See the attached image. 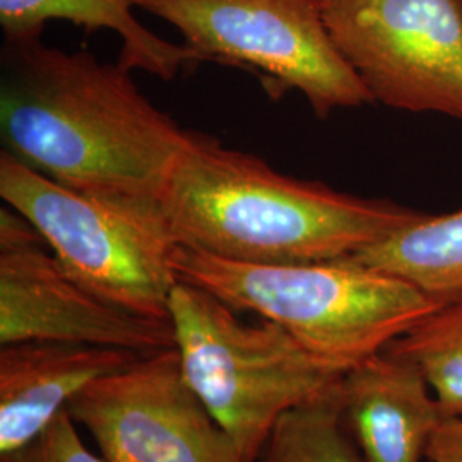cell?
<instances>
[{
  "mask_svg": "<svg viewBox=\"0 0 462 462\" xmlns=\"http://www.w3.org/2000/svg\"><path fill=\"white\" fill-rule=\"evenodd\" d=\"M129 72L86 50L47 47L42 36L5 40L4 151L70 189L162 208L192 133L156 108Z\"/></svg>",
  "mask_w": 462,
  "mask_h": 462,
  "instance_id": "obj_1",
  "label": "cell"
},
{
  "mask_svg": "<svg viewBox=\"0 0 462 462\" xmlns=\"http://www.w3.org/2000/svg\"><path fill=\"white\" fill-rule=\"evenodd\" d=\"M162 215L179 247L250 264L349 257L423 213L298 180L192 133L171 170Z\"/></svg>",
  "mask_w": 462,
  "mask_h": 462,
  "instance_id": "obj_2",
  "label": "cell"
},
{
  "mask_svg": "<svg viewBox=\"0 0 462 462\" xmlns=\"http://www.w3.org/2000/svg\"><path fill=\"white\" fill-rule=\"evenodd\" d=\"M173 267L179 281L213 293L233 310L278 324L343 374L446 305L408 281L347 257L250 264L177 245Z\"/></svg>",
  "mask_w": 462,
  "mask_h": 462,
  "instance_id": "obj_3",
  "label": "cell"
},
{
  "mask_svg": "<svg viewBox=\"0 0 462 462\" xmlns=\"http://www.w3.org/2000/svg\"><path fill=\"white\" fill-rule=\"evenodd\" d=\"M213 293L179 281L170 322L183 375L245 462L257 459L282 414L329 394L345 377L271 320L242 322Z\"/></svg>",
  "mask_w": 462,
  "mask_h": 462,
  "instance_id": "obj_4",
  "label": "cell"
},
{
  "mask_svg": "<svg viewBox=\"0 0 462 462\" xmlns=\"http://www.w3.org/2000/svg\"><path fill=\"white\" fill-rule=\"evenodd\" d=\"M0 196L33 225L72 280L124 310L170 320L177 244L160 206L70 189L7 151L0 154Z\"/></svg>",
  "mask_w": 462,
  "mask_h": 462,
  "instance_id": "obj_5",
  "label": "cell"
},
{
  "mask_svg": "<svg viewBox=\"0 0 462 462\" xmlns=\"http://www.w3.org/2000/svg\"><path fill=\"white\" fill-rule=\"evenodd\" d=\"M177 28L200 62L250 70L273 98L300 91L319 118L374 103L314 0H134Z\"/></svg>",
  "mask_w": 462,
  "mask_h": 462,
  "instance_id": "obj_6",
  "label": "cell"
},
{
  "mask_svg": "<svg viewBox=\"0 0 462 462\" xmlns=\"http://www.w3.org/2000/svg\"><path fill=\"white\" fill-rule=\"evenodd\" d=\"M374 103L462 120V0H314Z\"/></svg>",
  "mask_w": 462,
  "mask_h": 462,
  "instance_id": "obj_7",
  "label": "cell"
},
{
  "mask_svg": "<svg viewBox=\"0 0 462 462\" xmlns=\"http://www.w3.org/2000/svg\"><path fill=\"white\" fill-rule=\"evenodd\" d=\"M67 411L105 462H245L185 379L177 347L93 382Z\"/></svg>",
  "mask_w": 462,
  "mask_h": 462,
  "instance_id": "obj_8",
  "label": "cell"
},
{
  "mask_svg": "<svg viewBox=\"0 0 462 462\" xmlns=\"http://www.w3.org/2000/svg\"><path fill=\"white\" fill-rule=\"evenodd\" d=\"M16 209L0 211V345L72 343L149 355L175 347L170 320L133 314L72 280Z\"/></svg>",
  "mask_w": 462,
  "mask_h": 462,
  "instance_id": "obj_9",
  "label": "cell"
},
{
  "mask_svg": "<svg viewBox=\"0 0 462 462\" xmlns=\"http://www.w3.org/2000/svg\"><path fill=\"white\" fill-rule=\"evenodd\" d=\"M141 355L72 343H16L0 349V456L28 446L93 382Z\"/></svg>",
  "mask_w": 462,
  "mask_h": 462,
  "instance_id": "obj_10",
  "label": "cell"
},
{
  "mask_svg": "<svg viewBox=\"0 0 462 462\" xmlns=\"http://www.w3.org/2000/svg\"><path fill=\"white\" fill-rule=\"evenodd\" d=\"M343 418L365 462H420L447 420L427 380L383 349L345 374Z\"/></svg>",
  "mask_w": 462,
  "mask_h": 462,
  "instance_id": "obj_11",
  "label": "cell"
},
{
  "mask_svg": "<svg viewBox=\"0 0 462 462\" xmlns=\"http://www.w3.org/2000/svg\"><path fill=\"white\" fill-rule=\"evenodd\" d=\"M134 0H0V26L5 40L42 36L49 21H70L86 32L112 30L122 36L118 62L160 79H173L180 69L200 62L185 45L170 43L143 26L133 13Z\"/></svg>",
  "mask_w": 462,
  "mask_h": 462,
  "instance_id": "obj_12",
  "label": "cell"
},
{
  "mask_svg": "<svg viewBox=\"0 0 462 462\" xmlns=\"http://www.w3.org/2000/svg\"><path fill=\"white\" fill-rule=\"evenodd\" d=\"M448 303L462 298V211L423 215L349 255Z\"/></svg>",
  "mask_w": 462,
  "mask_h": 462,
  "instance_id": "obj_13",
  "label": "cell"
},
{
  "mask_svg": "<svg viewBox=\"0 0 462 462\" xmlns=\"http://www.w3.org/2000/svg\"><path fill=\"white\" fill-rule=\"evenodd\" d=\"M254 462H365L343 418L341 383L282 414Z\"/></svg>",
  "mask_w": 462,
  "mask_h": 462,
  "instance_id": "obj_14",
  "label": "cell"
},
{
  "mask_svg": "<svg viewBox=\"0 0 462 462\" xmlns=\"http://www.w3.org/2000/svg\"><path fill=\"white\" fill-rule=\"evenodd\" d=\"M385 349L421 374L446 418L462 420V298L439 307Z\"/></svg>",
  "mask_w": 462,
  "mask_h": 462,
  "instance_id": "obj_15",
  "label": "cell"
},
{
  "mask_svg": "<svg viewBox=\"0 0 462 462\" xmlns=\"http://www.w3.org/2000/svg\"><path fill=\"white\" fill-rule=\"evenodd\" d=\"M0 462H105L84 444L79 427L67 410L28 446L0 456Z\"/></svg>",
  "mask_w": 462,
  "mask_h": 462,
  "instance_id": "obj_16",
  "label": "cell"
},
{
  "mask_svg": "<svg viewBox=\"0 0 462 462\" xmlns=\"http://www.w3.org/2000/svg\"><path fill=\"white\" fill-rule=\"evenodd\" d=\"M427 459L430 462H462V420L447 418L431 435Z\"/></svg>",
  "mask_w": 462,
  "mask_h": 462,
  "instance_id": "obj_17",
  "label": "cell"
}]
</instances>
